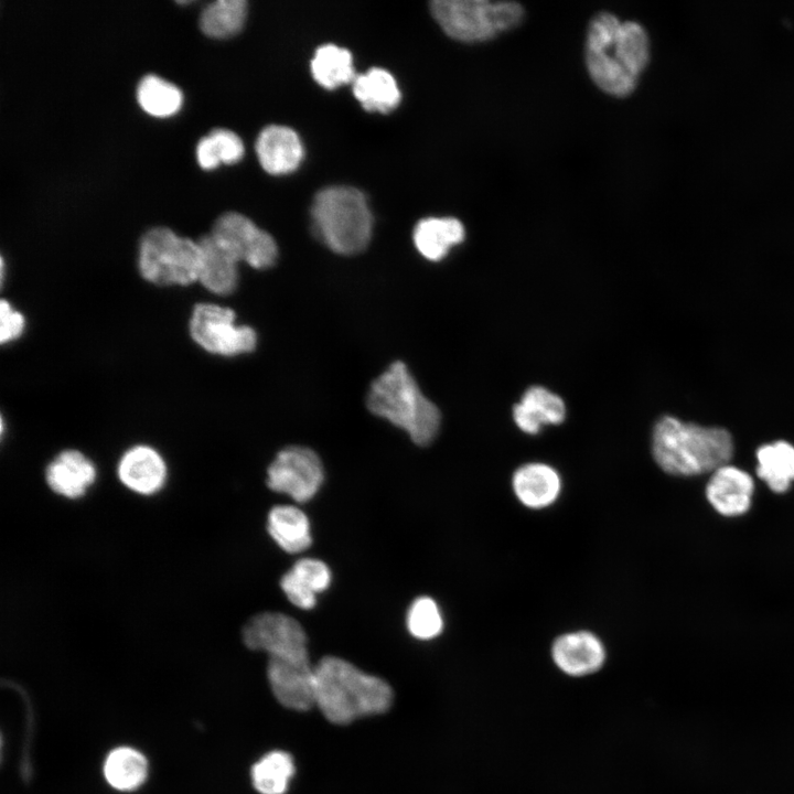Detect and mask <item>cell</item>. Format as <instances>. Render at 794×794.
<instances>
[{"instance_id":"obj_1","label":"cell","mask_w":794,"mask_h":794,"mask_svg":"<svg viewBox=\"0 0 794 794\" xmlns=\"http://www.w3.org/2000/svg\"><path fill=\"white\" fill-rule=\"evenodd\" d=\"M648 55V37L639 23L620 21L610 12H600L591 20L586 64L592 81L607 94L624 97L632 93Z\"/></svg>"},{"instance_id":"obj_2","label":"cell","mask_w":794,"mask_h":794,"mask_svg":"<svg viewBox=\"0 0 794 794\" xmlns=\"http://www.w3.org/2000/svg\"><path fill=\"white\" fill-rule=\"evenodd\" d=\"M315 706L335 725L387 711L393 690L382 678L364 673L350 662L324 656L313 667Z\"/></svg>"},{"instance_id":"obj_3","label":"cell","mask_w":794,"mask_h":794,"mask_svg":"<svg viewBox=\"0 0 794 794\" xmlns=\"http://www.w3.org/2000/svg\"><path fill=\"white\" fill-rule=\"evenodd\" d=\"M733 452L730 433L717 427H701L677 418H661L653 430L655 462L673 475H698L727 465Z\"/></svg>"},{"instance_id":"obj_4","label":"cell","mask_w":794,"mask_h":794,"mask_svg":"<svg viewBox=\"0 0 794 794\" xmlns=\"http://www.w3.org/2000/svg\"><path fill=\"white\" fill-rule=\"evenodd\" d=\"M366 401L374 415L405 430L418 446L431 443L439 431L438 407L421 393L400 361L394 362L372 383Z\"/></svg>"},{"instance_id":"obj_5","label":"cell","mask_w":794,"mask_h":794,"mask_svg":"<svg viewBox=\"0 0 794 794\" xmlns=\"http://www.w3.org/2000/svg\"><path fill=\"white\" fill-rule=\"evenodd\" d=\"M311 217L315 236L336 254H358L371 240L372 213L357 189L330 186L321 190L312 202Z\"/></svg>"},{"instance_id":"obj_6","label":"cell","mask_w":794,"mask_h":794,"mask_svg":"<svg viewBox=\"0 0 794 794\" xmlns=\"http://www.w3.org/2000/svg\"><path fill=\"white\" fill-rule=\"evenodd\" d=\"M202 253L197 240L182 237L164 226L151 227L140 238L138 270L159 287H186L197 282Z\"/></svg>"},{"instance_id":"obj_7","label":"cell","mask_w":794,"mask_h":794,"mask_svg":"<svg viewBox=\"0 0 794 794\" xmlns=\"http://www.w3.org/2000/svg\"><path fill=\"white\" fill-rule=\"evenodd\" d=\"M430 10L451 37L463 42H482L518 25L523 7L513 1L434 0Z\"/></svg>"},{"instance_id":"obj_8","label":"cell","mask_w":794,"mask_h":794,"mask_svg":"<svg viewBox=\"0 0 794 794\" xmlns=\"http://www.w3.org/2000/svg\"><path fill=\"white\" fill-rule=\"evenodd\" d=\"M233 309L216 303H196L189 320L192 340L207 353L232 357L250 353L257 345V333L248 325H237Z\"/></svg>"},{"instance_id":"obj_9","label":"cell","mask_w":794,"mask_h":794,"mask_svg":"<svg viewBox=\"0 0 794 794\" xmlns=\"http://www.w3.org/2000/svg\"><path fill=\"white\" fill-rule=\"evenodd\" d=\"M244 644L254 651H265L269 658L310 665L307 634L293 618L280 612H262L244 626Z\"/></svg>"},{"instance_id":"obj_10","label":"cell","mask_w":794,"mask_h":794,"mask_svg":"<svg viewBox=\"0 0 794 794\" xmlns=\"http://www.w3.org/2000/svg\"><path fill=\"white\" fill-rule=\"evenodd\" d=\"M210 235L237 262L244 261L255 269L272 267L278 257L273 237L236 212L219 215Z\"/></svg>"},{"instance_id":"obj_11","label":"cell","mask_w":794,"mask_h":794,"mask_svg":"<svg viewBox=\"0 0 794 794\" xmlns=\"http://www.w3.org/2000/svg\"><path fill=\"white\" fill-rule=\"evenodd\" d=\"M323 480L324 470L319 455L301 446L280 450L267 470L268 487L287 494L298 503L310 501Z\"/></svg>"},{"instance_id":"obj_12","label":"cell","mask_w":794,"mask_h":794,"mask_svg":"<svg viewBox=\"0 0 794 794\" xmlns=\"http://www.w3.org/2000/svg\"><path fill=\"white\" fill-rule=\"evenodd\" d=\"M601 640L589 631H576L558 636L551 646L555 665L566 675L582 677L598 672L605 662Z\"/></svg>"},{"instance_id":"obj_13","label":"cell","mask_w":794,"mask_h":794,"mask_svg":"<svg viewBox=\"0 0 794 794\" xmlns=\"http://www.w3.org/2000/svg\"><path fill=\"white\" fill-rule=\"evenodd\" d=\"M267 677L276 699L286 708L307 711L315 706L314 670L311 665H296L269 658Z\"/></svg>"},{"instance_id":"obj_14","label":"cell","mask_w":794,"mask_h":794,"mask_svg":"<svg viewBox=\"0 0 794 794\" xmlns=\"http://www.w3.org/2000/svg\"><path fill=\"white\" fill-rule=\"evenodd\" d=\"M118 476L121 483L138 494L159 492L167 481L168 469L162 455L152 447L137 444L128 449L119 460Z\"/></svg>"},{"instance_id":"obj_15","label":"cell","mask_w":794,"mask_h":794,"mask_svg":"<svg viewBox=\"0 0 794 794\" xmlns=\"http://www.w3.org/2000/svg\"><path fill=\"white\" fill-rule=\"evenodd\" d=\"M96 478L97 470L94 462L75 449L61 451L45 469L49 487L57 495L69 500L85 495Z\"/></svg>"},{"instance_id":"obj_16","label":"cell","mask_w":794,"mask_h":794,"mask_svg":"<svg viewBox=\"0 0 794 794\" xmlns=\"http://www.w3.org/2000/svg\"><path fill=\"white\" fill-rule=\"evenodd\" d=\"M753 491L752 478L743 470L727 464L712 472L706 495L719 514L731 517L750 508Z\"/></svg>"},{"instance_id":"obj_17","label":"cell","mask_w":794,"mask_h":794,"mask_svg":"<svg viewBox=\"0 0 794 794\" xmlns=\"http://www.w3.org/2000/svg\"><path fill=\"white\" fill-rule=\"evenodd\" d=\"M258 160L270 174H285L298 168L303 155L299 136L289 127L270 125L256 141Z\"/></svg>"},{"instance_id":"obj_18","label":"cell","mask_w":794,"mask_h":794,"mask_svg":"<svg viewBox=\"0 0 794 794\" xmlns=\"http://www.w3.org/2000/svg\"><path fill=\"white\" fill-rule=\"evenodd\" d=\"M512 485L517 500L532 509H540L554 504L561 491L558 472L540 462L521 465L513 474Z\"/></svg>"},{"instance_id":"obj_19","label":"cell","mask_w":794,"mask_h":794,"mask_svg":"<svg viewBox=\"0 0 794 794\" xmlns=\"http://www.w3.org/2000/svg\"><path fill=\"white\" fill-rule=\"evenodd\" d=\"M331 571L321 560L301 558L287 571L280 586L288 600L304 610L312 609L316 603L315 594L329 588Z\"/></svg>"},{"instance_id":"obj_20","label":"cell","mask_w":794,"mask_h":794,"mask_svg":"<svg viewBox=\"0 0 794 794\" xmlns=\"http://www.w3.org/2000/svg\"><path fill=\"white\" fill-rule=\"evenodd\" d=\"M517 427L529 434H536L545 425H559L565 420L564 400L547 388L533 386L513 408Z\"/></svg>"},{"instance_id":"obj_21","label":"cell","mask_w":794,"mask_h":794,"mask_svg":"<svg viewBox=\"0 0 794 794\" xmlns=\"http://www.w3.org/2000/svg\"><path fill=\"white\" fill-rule=\"evenodd\" d=\"M202 253L200 282L216 296H228L238 285V262L222 249L210 234L197 239Z\"/></svg>"},{"instance_id":"obj_22","label":"cell","mask_w":794,"mask_h":794,"mask_svg":"<svg viewBox=\"0 0 794 794\" xmlns=\"http://www.w3.org/2000/svg\"><path fill=\"white\" fill-rule=\"evenodd\" d=\"M464 236L462 223L453 217L423 218L414 229L417 250L431 261L444 258L452 246L463 242Z\"/></svg>"},{"instance_id":"obj_23","label":"cell","mask_w":794,"mask_h":794,"mask_svg":"<svg viewBox=\"0 0 794 794\" xmlns=\"http://www.w3.org/2000/svg\"><path fill=\"white\" fill-rule=\"evenodd\" d=\"M267 529L271 538L290 554L308 549L312 543L307 515L292 505H277L268 514Z\"/></svg>"},{"instance_id":"obj_24","label":"cell","mask_w":794,"mask_h":794,"mask_svg":"<svg viewBox=\"0 0 794 794\" xmlns=\"http://www.w3.org/2000/svg\"><path fill=\"white\" fill-rule=\"evenodd\" d=\"M353 93L368 111L388 112L400 100L395 78L389 72L378 67L357 75L353 81Z\"/></svg>"},{"instance_id":"obj_25","label":"cell","mask_w":794,"mask_h":794,"mask_svg":"<svg viewBox=\"0 0 794 794\" xmlns=\"http://www.w3.org/2000/svg\"><path fill=\"white\" fill-rule=\"evenodd\" d=\"M757 474L775 493H784L794 481V447L786 441L764 444L757 451Z\"/></svg>"},{"instance_id":"obj_26","label":"cell","mask_w":794,"mask_h":794,"mask_svg":"<svg viewBox=\"0 0 794 794\" xmlns=\"http://www.w3.org/2000/svg\"><path fill=\"white\" fill-rule=\"evenodd\" d=\"M104 775L111 787L130 792L138 788L147 779L148 761L138 750L120 747L107 755Z\"/></svg>"},{"instance_id":"obj_27","label":"cell","mask_w":794,"mask_h":794,"mask_svg":"<svg viewBox=\"0 0 794 794\" xmlns=\"http://www.w3.org/2000/svg\"><path fill=\"white\" fill-rule=\"evenodd\" d=\"M311 72L315 82L329 89L353 82L356 77L352 54L334 44L322 45L315 51Z\"/></svg>"},{"instance_id":"obj_28","label":"cell","mask_w":794,"mask_h":794,"mask_svg":"<svg viewBox=\"0 0 794 794\" xmlns=\"http://www.w3.org/2000/svg\"><path fill=\"white\" fill-rule=\"evenodd\" d=\"M246 14L245 0H215L201 10L198 25L208 36L227 37L243 28Z\"/></svg>"},{"instance_id":"obj_29","label":"cell","mask_w":794,"mask_h":794,"mask_svg":"<svg viewBox=\"0 0 794 794\" xmlns=\"http://www.w3.org/2000/svg\"><path fill=\"white\" fill-rule=\"evenodd\" d=\"M294 774L292 757L285 751L265 754L251 768V782L260 794H285Z\"/></svg>"},{"instance_id":"obj_30","label":"cell","mask_w":794,"mask_h":794,"mask_svg":"<svg viewBox=\"0 0 794 794\" xmlns=\"http://www.w3.org/2000/svg\"><path fill=\"white\" fill-rule=\"evenodd\" d=\"M136 96L140 107L157 117L174 114L182 104V93L179 87L153 74L141 77Z\"/></svg>"},{"instance_id":"obj_31","label":"cell","mask_w":794,"mask_h":794,"mask_svg":"<svg viewBox=\"0 0 794 794\" xmlns=\"http://www.w3.org/2000/svg\"><path fill=\"white\" fill-rule=\"evenodd\" d=\"M195 152L201 168L213 169L219 162L230 164L240 160L244 144L234 131L215 128L197 141Z\"/></svg>"},{"instance_id":"obj_32","label":"cell","mask_w":794,"mask_h":794,"mask_svg":"<svg viewBox=\"0 0 794 794\" xmlns=\"http://www.w3.org/2000/svg\"><path fill=\"white\" fill-rule=\"evenodd\" d=\"M409 633L422 641L437 637L443 629V619L436 601L422 596L415 599L407 612Z\"/></svg>"},{"instance_id":"obj_33","label":"cell","mask_w":794,"mask_h":794,"mask_svg":"<svg viewBox=\"0 0 794 794\" xmlns=\"http://www.w3.org/2000/svg\"><path fill=\"white\" fill-rule=\"evenodd\" d=\"M24 315L15 310L9 301L1 300L0 303V342L7 344L18 340L25 330Z\"/></svg>"}]
</instances>
